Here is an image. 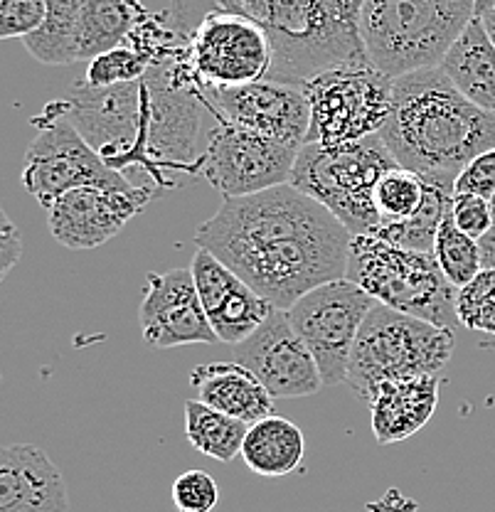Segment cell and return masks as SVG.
<instances>
[{
  "label": "cell",
  "instance_id": "obj_19",
  "mask_svg": "<svg viewBox=\"0 0 495 512\" xmlns=\"http://www.w3.org/2000/svg\"><path fill=\"white\" fill-rule=\"evenodd\" d=\"M62 471L33 444L0 446V512H67Z\"/></svg>",
  "mask_w": 495,
  "mask_h": 512
},
{
  "label": "cell",
  "instance_id": "obj_15",
  "mask_svg": "<svg viewBox=\"0 0 495 512\" xmlns=\"http://www.w3.org/2000/svg\"><path fill=\"white\" fill-rule=\"evenodd\" d=\"M232 355L234 362L257 375L274 399L308 397L323 387L311 350L279 308L242 343L232 345Z\"/></svg>",
  "mask_w": 495,
  "mask_h": 512
},
{
  "label": "cell",
  "instance_id": "obj_37",
  "mask_svg": "<svg viewBox=\"0 0 495 512\" xmlns=\"http://www.w3.org/2000/svg\"><path fill=\"white\" fill-rule=\"evenodd\" d=\"M478 247H481L483 269H495V222L491 224V229L478 239Z\"/></svg>",
  "mask_w": 495,
  "mask_h": 512
},
{
  "label": "cell",
  "instance_id": "obj_4",
  "mask_svg": "<svg viewBox=\"0 0 495 512\" xmlns=\"http://www.w3.org/2000/svg\"><path fill=\"white\" fill-rule=\"evenodd\" d=\"M476 18V0H363L360 40L372 67L390 79L439 67Z\"/></svg>",
  "mask_w": 495,
  "mask_h": 512
},
{
  "label": "cell",
  "instance_id": "obj_12",
  "mask_svg": "<svg viewBox=\"0 0 495 512\" xmlns=\"http://www.w3.org/2000/svg\"><path fill=\"white\" fill-rule=\"evenodd\" d=\"M301 146L215 119L200 151L198 173L222 197H244L289 183Z\"/></svg>",
  "mask_w": 495,
  "mask_h": 512
},
{
  "label": "cell",
  "instance_id": "obj_40",
  "mask_svg": "<svg viewBox=\"0 0 495 512\" xmlns=\"http://www.w3.org/2000/svg\"><path fill=\"white\" fill-rule=\"evenodd\" d=\"M491 210H493V217H495V195L491 197Z\"/></svg>",
  "mask_w": 495,
  "mask_h": 512
},
{
  "label": "cell",
  "instance_id": "obj_20",
  "mask_svg": "<svg viewBox=\"0 0 495 512\" xmlns=\"http://www.w3.org/2000/svg\"><path fill=\"white\" fill-rule=\"evenodd\" d=\"M370 424L377 444H399L422 431L439 407V377H399L377 384L370 397Z\"/></svg>",
  "mask_w": 495,
  "mask_h": 512
},
{
  "label": "cell",
  "instance_id": "obj_3",
  "mask_svg": "<svg viewBox=\"0 0 495 512\" xmlns=\"http://www.w3.org/2000/svg\"><path fill=\"white\" fill-rule=\"evenodd\" d=\"M363 0H170V23L193 35L212 10L252 18L266 30L274 50V82H308L318 72L345 64H370L360 40Z\"/></svg>",
  "mask_w": 495,
  "mask_h": 512
},
{
  "label": "cell",
  "instance_id": "obj_28",
  "mask_svg": "<svg viewBox=\"0 0 495 512\" xmlns=\"http://www.w3.org/2000/svg\"><path fill=\"white\" fill-rule=\"evenodd\" d=\"M429 192V180L407 168H392L380 178L375 188V210L380 227L407 222L424 207Z\"/></svg>",
  "mask_w": 495,
  "mask_h": 512
},
{
  "label": "cell",
  "instance_id": "obj_39",
  "mask_svg": "<svg viewBox=\"0 0 495 512\" xmlns=\"http://www.w3.org/2000/svg\"><path fill=\"white\" fill-rule=\"evenodd\" d=\"M491 5H495V0H476V18L483 13V10H488Z\"/></svg>",
  "mask_w": 495,
  "mask_h": 512
},
{
  "label": "cell",
  "instance_id": "obj_29",
  "mask_svg": "<svg viewBox=\"0 0 495 512\" xmlns=\"http://www.w3.org/2000/svg\"><path fill=\"white\" fill-rule=\"evenodd\" d=\"M431 254L436 256V264H439V269L444 271V276L454 288L466 286L483 269L478 239L461 232L451 212L444 217L439 232H436Z\"/></svg>",
  "mask_w": 495,
  "mask_h": 512
},
{
  "label": "cell",
  "instance_id": "obj_22",
  "mask_svg": "<svg viewBox=\"0 0 495 512\" xmlns=\"http://www.w3.org/2000/svg\"><path fill=\"white\" fill-rule=\"evenodd\" d=\"M439 69L468 101L495 114V45L481 18L466 25L439 62Z\"/></svg>",
  "mask_w": 495,
  "mask_h": 512
},
{
  "label": "cell",
  "instance_id": "obj_34",
  "mask_svg": "<svg viewBox=\"0 0 495 512\" xmlns=\"http://www.w3.org/2000/svg\"><path fill=\"white\" fill-rule=\"evenodd\" d=\"M451 217H454L456 227L473 239H481L495 222L491 200L478 195H466V192H454V200H451Z\"/></svg>",
  "mask_w": 495,
  "mask_h": 512
},
{
  "label": "cell",
  "instance_id": "obj_18",
  "mask_svg": "<svg viewBox=\"0 0 495 512\" xmlns=\"http://www.w3.org/2000/svg\"><path fill=\"white\" fill-rule=\"evenodd\" d=\"M190 271H193L205 316L222 343H242L276 311L264 296H259L247 281L239 279L230 266L222 264L207 249L198 247Z\"/></svg>",
  "mask_w": 495,
  "mask_h": 512
},
{
  "label": "cell",
  "instance_id": "obj_9",
  "mask_svg": "<svg viewBox=\"0 0 495 512\" xmlns=\"http://www.w3.org/2000/svg\"><path fill=\"white\" fill-rule=\"evenodd\" d=\"M395 79L372 64H345L301 84L311 106L306 143L343 146L377 136L390 119Z\"/></svg>",
  "mask_w": 495,
  "mask_h": 512
},
{
  "label": "cell",
  "instance_id": "obj_8",
  "mask_svg": "<svg viewBox=\"0 0 495 512\" xmlns=\"http://www.w3.org/2000/svg\"><path fill=\"white\" fill-rule=\"evenodd\" d=\"M67 119L109 168L131 180L133 170L151 178L148 163V99L146 79L116 87H89L77 82L62 99ZM156 188V185H153Z\"/></svg>",
  "mask_w": 495,
  "mask_h": 512
},
{
  "label": "cell",
  "instance_id": "obj_2",
  "mask_svg": "<svg viewBox=\"0 0 495 512\" xmlns=\"http://www.w3.org/2000/svg\"><path fill=\"white\" fill-rule=\"evenodd\" d=\"M377 136L399 168L454 190L461 170L495 148V114L468 101L439 67L414 69L395 79Z\"/></svg>",
  "mask_w": 495,
  "mask_h": 512
},
{
  "label": "cell",
  "instance_id": "obj_24",
  "mask_svg": "<svg viewBox=\"0 0 495 512\" xmlns=\"http://www.w3.org/2000/svg\"><path fill=\"white\" fill-rule=\"evenodd\" d=\"M141 0H84L77 25V60H89L124 45L143 15Z\"/></svg>",
  "mask_w": 495,
  "mask_h": 512
},
{
  "label": "cell",
  "instance_id": "obj_10",
  "mask_svg": "<svg viewBox=\"0 0 495 512\" xmlns=\"http://www.w3.org/2000/svg\"><path fill=\"white\" fill-rule=\"evenodd\" d=\"M33 124L37 126V136L25 153L20 180H23V188L45 210L55 205L57 197L84 185L121 192L146 188V185H136L119 170L109 168L99 158V153L67 119L62 99L47 106L42 116H35Z\"/></svg>",
  "mask_w": 495,
  "mask_h": 512
},
{
  "label": "cell",
  "instance_id": "obj_36",
  "mask_svg": "<svg viewBox=\"0 0 495 512\" xmlns=\"http://www.w3.org/2000/svg\"><path fill=\"white\" fill-rule=\"evenodd\" d=\"M20 256H23V239H20V229L10 220L8 212L0 207V281L18 266Z\"/></svg>",
  "mask_w": 495,
  "mask_h": 512
},
{
  "label": "cell",
  "instance_id": "obj_5",
  "mask_svg": "<svg viewBox=\"0 0 495 512\" xmlns=\"http://www.w3.org/2000/svg\"><path fill=\"white\" fill-rule=\"evenodd\" d=\"M345 279L377 303L441 328H456V291L431 252L397 247L375 234H353Z\"/></svg>",
  "mask_w": 495,
  "mask_h": 512
},
{
  "label": "cell",
  "instance_id": "obj_6",
  "mask_svg": "<svg viewBox=\"0 0 495 512\" xmlns=\"http://www.w3.org/2000/svg\"><path fill=\"white\" fill-rule=\"evenodd\" d=\"M392 168L397 160L380 136L343 146L303 143L289 183L321 202L350 234H372L380 227L375 188Z\"/></svg>",
  "mask_w": 495,
  "mask_h": 512
},
{
  "label": "cell",
  "instance_id": "obj_32",
  "mask_svg": "<svg viewBox=\"0 0 495 512\" xmlns=\"http://www.w3.org/2000/svg\"><path fill=\"white\" fill-rule=\"evenodd\" d=\"M173 505L178 512H212L220 503V485L207 471H185L173 483Z\"/></svg>",
  "mask_w": 495,
  "mask_h": 512
},
{
  "label": "cell",
  "instance_id": "obj_11",
  "mask_svg": "<svg viewBox=\"0 0 495 512\" xmlns=\"http://www.w3.org/2000/svg\"><path fill=\"white\" fill-rule=\"evenodd\" d=\"M375 298L350 279H335L303 293L286 311L291 325L311 350L323 387L348 382L350 352Z\"/></svg>",
  "mask_w": 495,
  "mask_h": 512
},
{
  "label": "cell",
  "instance_id": "obj_26",
  "mask_svg": "<svg viewBox=\"0 0 495 512\" xmlns=\"http://www.w3.org/2000/svg\"><path fill=\"white\" fill-rule=\"evenodd\" d=\"M45 23L25 37V47L37 62L62 67L77 60V25L84 0H45Z\"/></svg>",
  "mask_w": 495,
  "mask_h": 512
},
{
  "label": "cell",
  "instance_id": "obj_23",
  "mask_svg": "<svg viewBox=\"0 0 495 512\" xmlns=\"http://www.w3.org/2000/svg\"><path fill=\"white\" fill-rule=\"evenodd\" d=\"M303 453H306L303 431L294 421L269 414L249 426L239 456L257 476L281 478L301 468Z\"/></svg>",
  "mask_w": 495,
  "mask_h": 512
},
{
  "label": "cell",
  "instance_id": "obj_7",
  "mask_svg": "<svg viewBox=\"0 0 495 512\" xmlns=\"http://www.w3.org/2000/svg\"><path fill=\"white\" fill-rule=\"evenodd\" d=\"M454 330L377 303L360 325L348 365V387L370 402L377 384L399 377L439 375L454 355Z\"/></svg>",
  "mask_w": 495,
  "mask_h": 512
},
{
  "label": "cell",
  "instance_id": "obj_16",
  "mask_svg": "<svg viewBox=\"0 0 495 512\" xmlns=\"http://www.w3.org/2000/svg\"><path fill=\"white\" fill-rule=\"evenodd\" d=\"M156 190L138 188L133 192L94 188H74L57 197L50 207V232L62 247L82 252V249H97L114 239L133 217L146 210Z\"/></svg>",
  "mask_w": 495,
  "mask_h": 512
},
{
  "label": "cell",
  "instance_id": "obj_14",
  "mask_svg": "<svg viewBox=\"0 0 495 512\" xmlns=\"http://www.w3.org/2000/svg\"><path fill=\"white\" fill-rule=\"evenodd\" d=\"M202 101L215 119L294 146L306 143L311 128V106L298 84L259 79L239 87H202Z\"/></svg>",
  "mask_w": 495,
  "mask_h": 512
},
{
  "label": "cell",
  "instance_id": "obj_31",
  "mask_svg": "<svg viewBox=\"0 0 495 512\" xmlns=\"http://www.w3.org/2000/svg\"><path fill=\"white\" fill-rule=\"evenodd\" d=\"M148 69H151V62L146 55L133 50L131 45H119L89 62L84 82L89 87H116V84L138 82L146 77Z\"/></svg>",
  "mask_w": 495,
  "mask_h": 512
},
{
  "label": "cell",
  "instance_id": "obj_38",
  "mask_svg": "<svg viewBox=\"0 0 495 512\" xmlns=\"http://www.w3.org/2000/svg\"><path fill=\"white\" fill-rule=\"evenodd\" d=\"M478 18H481L483 28H486L488 37H491V42L495 45V5H491V8H488V10H483V13L478 15Z\"/></svg>",
  "mask_w": 495,
  "mask_h": 512
},
{
  "label": "cell",
  "instance_id": "obj_25",
  "mask_svg": "<svg viewBox=\"0 0 495 512\" xmlns=\"http://www.w3.org/2000/svg\"><path fill=\"white\" fill-rule=\"evenodd\" d=\"M247 431L249 424H244L242 419L217 412L200 399L185 402V436L195 451L212 461L230 463L232 458H237L242 453Z\"/></svg>",
  "mask_w": 495,
  "mask_h": 512
},
{
  "label": "cell",
  "instance_id": "obj_17",
  "mask_svg": "<svg viewBox=\"0 0 495 512\" xmlns=\"http://www.w3.org/2000/svg\"><path fill=\"white\" fill-rule=\"evenodd\" d=\"M138 323L143 340L158 350L198 343L210 345L220 340L205 316L190 269L148 274L143 301L138 306Z\"/></svg>",
  "mask_w": 495,
  "mask_h": 512
},
{
  "label": "cell",
  "instance_id": "obj_21",
  "mask_svg": "<svg viewBox=\"0 0 495 512\" xmlns=\"http://www.w3.org/2000/svg\"><path fill=\"white\" fill-rule=\"evenodd\" d=\"M190 387L202 404L242 419L249 426L274 412V397L266 392L257 375L239 362H210L193 367Z\"/></svg>",
  "mask_w": 495,
  "mask_h": 512
},
{
  "label": "cell",
  "instance_id": "obj_27",
  "mask_svg": "<svg viewBox=\"0 0 495 512\" xmlns=\"http://www.w3.org/2000/svg\"><path fill=\"white\" fill-rule=\"evenodd\" d=\"M451 200H454V190L429 180L427 200H424V207L412 220L385 224V227H377L372 234L385 239V242L397 244V247L414 249V252H431L436 232H439L444 217L451 212Z\"/></svg>",
  "mask_w": 495,
  "mask_h": 512
},
{
  "label": "cell",
  "instance_id": "obj_1",
  "mask_svg": "<svg viewBox=\"0 0 495 512\" xmlns=\"http://www.w3.org/2000/svg\"><path fill=\"white\" fill-rule=\"evenodd\" d=\"M353 234L291 183L227 197L195 244L227 264L279 311L311 288L343 279Z\"/></svg>",
  "mask_w": 495,
  "mask_h": 512
},
{
  "label": "cell",
  "instance_id": "obj_35",
  "mask_svg": "<svg viewBox=\"0 0 495 512\" xmlns=\"http://www.w3.org/2000/svg\"><path fill=\"white\" fill-rule=\"evenodd\" d=\"M454 192H466V195L491 200L495 195V148L476 156L461 170L454 183Z\"/></svg>",
  "mask_w": 495,
  "mask_h": 512
},
{
  "label": "cell",
  "instance_id": "obj_30",
  "mask_svg": "<svg viewBox=\"0 0 495 512\" xmlns=\"http://www.w3.org/2000/svg\"><path fill=\"white\" fill-rule=\"evenodd\" d=\"M456 318L466 330L495 335V269H481L456 291Z\"/></svg>",
  "mask_w": 495,
  "mask_h": 512
},
{
  "label": "cell",
  "instance_id": "obj_13",
  "mask_svg": "<svg viewBox=\"0 0 495 512\" xmlns=\"http://www.w3.org/2000/svg\"><path fill=\"white\" fill-rule=\"evenodd\" d=\"M190 62L202 87H239L269 77L274 50L252 18L212 10L190 35Z\"/></svg>",
  "mask_w": 495,
  "mask_h": 512
},
{
  "label": "cell",
  "instance_id": "obj_33",
  "mask_svg": "<svg viewBox=\"0 0 495 512\" xmlns=\"http://www.w3.org/2000/svg\"><path fill=\"white\" fill-rule=\"evenodd\" d=\"M45 0H0V40H25L45 23Z\"/></svg>",
  "mask_w": 495,
  "mask_h": 512
}]
</instances>
